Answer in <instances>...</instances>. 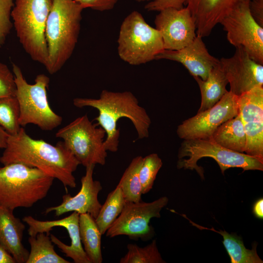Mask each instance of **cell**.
I'll return each instance as SVG.
<instances>
[{
  "label": "cell",
  "mask_w": 263,
  "mask_h": 263,
  "mask_svg": "<svg viewBox=\"0 0 263 263\" xmlns=\"http://www.w3.org/2000/svg\"><path fill=\"white\" fill-rule=\"evenodd\" d=\"M211 138L226 149L240 153L244 152L246 135L240 114L238 113L220 125Z\"/></svg>",
  "instance_id": "7402d4cb"
},
{
  "label": "cell",
  "mask_w": 263,
  "mask_h": 263,
  "mask_svg": "<svg viewBox=\"0 0 263 263\" xmlns=\"http://www.w3.org/2000/svg\"><path fill=\"white\" fill-rule=\"evenodd\" d=\"M9 135L0 126V149H4L6 148Z\"/></svg>",
  "instance_id": "8d00e7d4"
},
{
  "label": "cell",
  "mask_w": 263,
  "mask_h": 263,
  "mask_svg": "<svg viewBox=\"0 0 263 263\" xmlns=\"http://www.w3.org/2000/svg\"><path fill=\"white\" fill-rule=\"evenodd\" d=\"M238 106L246 135L244 152L263 160V87L238 96Z\"/></svg>",
  "instance_id": "4fadbf2b"
},
{
  "label": "cell",
  "mask_w": 263,
  "mask_h": 263,
  "mask_svg": "<svg viewBox=\"0 0 263 263\" xmlns=\"http://www.w3.org/2000/svg\"><path fill=\"white\" fill-rule=\"evenodd\" d=\"M73 104L77 108L90 107L98 111L95 120L97 125L105 131L104 145L107 151L114 152L118 150L120 130L117 129V124L121 118L126 117L131 121L139 139L149 137L150 118L146 110L139 105L136 96L130 91L103 90L98 98L76 97L73 99Z\"/></svg>",
  "instance_id": "7a4b0ae2"
},
{
  "label": "cell",
  "mask_w": 263,
  "mask_h": 263,
  "mask_svg": "<svg viewBox=\"0 0 263 263\" xmlns=\"http://www.w3.org/2000/svg\"><path fill=\"white\" fill-rule=\"evenodd\" d=\"M250 0L241 3L220 22L228 42L243 48L256 62L263 64V27L251 16Z\"/></svg>",
  "instance_id": "8fae6325"
},
{
  "label": "cell",
  "mask_w": 263,
  "mask_h": 263,
  "mask_svg": "<svg viewBox=\"0 0 263 263\" xmlns=\"http://www.w3.org/2000/svg\"><path fill=\"white\" fill-rule=\"evenodd\" d=\"M127 247L128 251L120 260V263H166L159 252L156 240L143 247L133 244H128Z\"/></svg>",
  "instance_id": "83f0119b"
},
{
  "label": "cell",
  "mask_w": 263,
  "mask_h": 263,
  "mask_svg": "<svg viewBox=\"0 0 263 263\" xmlns=\"http://www.w3.org/2000/svg\"><path fill=\"white\" fill-rule=\"evenodd\" d=\"M246 0H185L196 26L197 35L209 36L213 29Z\"/></svg>",
  "instance_id": "ac0fdd59"
},
{
  "label": "cell",
  "mask_w": 263,
  "mask_h": 263,
  "mask_svg": "<svg viewBox=\"0 0 263 263\" xmlns=\"http://www.w3.org/2000/svg\"><path fill=\"white\" fill-rule=\"evenodd\" d=\"M190 224L200 229H207L217 232L222 236L223 243L230 258L231 263H263V260L257 252V243H254L251 249L246 248L241 237L235 234H229L225 230L217 231L214 228L205 227L189 220L182 215Z\"/></svg>",
  "instance_id": "44dd1931"
},
{
  "label": "cell",
  "mask_w": 263,
  "mask_h": 263,
  "mask_svg": "<svg viewBox=\"0 0 263 263\" xmlns=\"http://www.w3.org/2000/svg\"><path fill=\"white\" fill-rule=\"evenodd\" d=\"M139 2L147 1L145 8L148 11H160L168 8L181 9L185 0H136Z\"/></svg>",
  "instance_id": "1f68e13d"
},
{
  "label": "cell",
  "mask_w": 263,
  "mask_h": 263,
  "mask_svg": "<svg viewBox=\"0 0 263 263\" xmlns=\"http://www.w3.org/2000/svg\"><path fill=\"white\" fill-rule=\"evenodd\" d=\"M53 0H15L11 16L17 36L26 53L45 67L48 49L45 29Z\"/></svg>",
  "instance_id": "5b68a950"
},
{
  "label": "cell",
  "mask_w": 263,
  "mask_h": 263,
  "mask_svg": "<svg viewBox=\"0 0 263 263\" xmlns=\"http://www.w3.org/2000/svg\"><path fill=\"white\" fill-rule=\"evenodd\" d=\"M83 9L87 8L98 11L113 9L118 0H74Z\"/></svg>",
  "instance_id": "d6a6232c"
},
{
  "label": "cell",
  "mask_w": 263,
  "mask_h": 263,
  "mask_svg": "<svg viewBox=\"0 0 263 263\" xmlns=\"http://www.w3.org/2000/svg\"><path fill=\"white\" fill-rule=\"evenodd\" d=\"M197 82L201 94V103L198 113L204 111L215 105L228 91V83L219 62L210 71L207 78L204 80L193 77Z\"/></svg>",
  "instance_id": "ffe728a7"
},
{
  "label": "cell",
  "mask_w": 263,
  "mask_h": 263,
  "mask_svg": "<svg viewBox=\"0 0 263 263\" xmlns=\"http://www.w3.org/2000/svg\"><path fill=\"white\" fill-rule=\"evenodd\" d=\"M234 55L221 58L220 64L230 85V91L239 96L263 86V65L253 60L242 48Z\"/></svg>",
  "instance_id": "9a60e30c"
},
{
  "label": "cell",
  "mask_w": 263,
  "mask_h": 263,
  "mask_svg": "<svg viewBox=\"0 0 263 263\" xmlns=\"http://www.w3.org/2000/svg\"><path fill=\"white\" fill-rule=\"evenodd\" d=\"M87 114L79 116L56 133L66 148L85 168L90 165H104L107 151L104 145V130L97 127Z\"/></svg>",
  "instance_id": "9c48e42d"
},
{
  "label": "cell",
  "mask_w": 263,
  "mask_h": 263,
  "mask_svg": "<svg viewBox=\"0 0 263 263\" xmlns=\"http://www.w3.org/2000/svg\"><path fill=\"white\" fill-rule=\"evenodd\" d=\"M201 37L197 35L188 45L178 50H164L155 59H168L181 63L193 77L206 80L219 60L208 52Z\"/></svg>",
  "instance_id": "e0dca14e"
},
{
  "label": "cell",
  "mask_w": 263,
  "mask_h": 263,
  "mask_svg": "<svg viewBox=\"0 0 263 263\" xmlns=\"http://www.w3.org/2000/svg\"><path fill=\"white\" fill-rule=\"evenodd\" d=\"M12 72L16 85L15 96L20 109L19 125L25 126L32 124L43 131H52L58 127L62 118L52 110L47 98L49 78L44 74H39L35 83L31 84L15 63L12 64Z\"/></svg>",
  "instance_id": "8992f818"
},
{
  "label": "cell",
  "mask_w": 263,
  "mask_h": 263,
  "mask_svg": "<svg viewBox=\"0 0 263 263\" xmlns=\"http://www.w3.org/2000/svg\"><path fill=\"white\" fill-rule=\"evenodd\" d=\"M50 234L39 232L29 236L31 250L26 263H69L55 251Z\"/></svg>",
  "instance_id": "cb8c5ba5"
},
{
  "label": "cell",
  "mask_w": 263,
  "mask_h": 263,
  "mask_svg": "<svg viewBox=\"0 0 263 263\" xmlns=\"http://www.w3.org/2000/svg\"><path fill=\"white\" fill-rule=\"evenodd\" d=\"M94 167L95 165H90L86 167L85 174L81 179V188L75 196L64 195L62 203L58 206L48 207L45 214L54 211L56 216H59L75 211L79 214L89 213L95 219L102 206L98 195L102 187L99 181L93 179Z\"/></svg>",
  "instance_id": "2e32d148"
},
{
  "label": "cell",
  "mask_w": 263,
  "mask_h": 263,
  "mask_svg": "<svg viewBox=\"0 0 263 263\" xmlns=\"http://www.w3.org/2000/svg\"><path fill=\"white\" fill-rule=\"evenodd\" d=\"M214 159L220 167L222 173L231 168H240L243 171L263 170V160L226 149L215 142L211 138L183 140L179 149L178 169H195L203 179V168L197 165L203 157Z\"/></svg>",
  "instance_id": "ba28073f"
},
{
  "label": "cell",
  "mask_w": 263,
  "mask_h": 263,
  "mask_svg": "<svg viewBox=\"0 0 263 263\" xmlns=\"http://www.w3.org/2000/svg\"><path fill=\"white\" fill-rule=\"evenodd\" d=\"M16 85L14 74L8 66L0 62V98L15 96Z\"/></svg>",
  "instance_id": "4dcf8cb0"
},
{
  "label": "cell",
  "mask_w": 263,
  "mask_h": 263,
  "mask_svg": "<svg viewBox=\"0 0 263 263\" xmlns=\"http://www.w3.org/2000/svg\"><path fill=\"white\" fill-rule=\"evenodd\" d=\"M54 178L40 169L15 163L0 168V205L14 210L44 198Z\"/></svg>",
  "instance_id": "277c9868"
},
{
  "label": "cell",
  "mask_w": 263,
  "mask_h": 263,
  "mask_svg": "<svg viewBox=\"0 0 263 263\" xmlns=\"http://www.w3.org/2000/svg\"><path fill=\"white\" fill-rule=\"evenodd\" d=\"M249 8L253 19L263 27V0H250Z\"/></svg>",
  "instance_id": "836d02e7"
},
{
  "label": "cell",
  "mask_w": 263,
  "mask_h": 263,
  "mask_svg": "<svg viewBox=\"0 0 263 263\" xmlns=\"http://www.w3.org/2000/svg\"><path fill=\"white\" fill-rule=\"evenodd\" d=\"M117 42L119 57L132 65L155 59L165 50L160 32L148 24L137 11H133L124 19Z\"/></svg>",
  "instance_id": "52a82bcc"
},
{
  "label": "cell",
  "mask_w": 263,
  "mask_h": 263,
  "mask_svg": "<svg viewBox=\"0 0 263 263\" xmlns=\"http://www.w3.org/2000/svg\"><path fill=\"white\" fill-rule=\"evenodd\" d=\"M13 211L0 205V244L12 255L16 263H26L29 252L22 244L25 226Z\"/></svg>",
  "instance_id": "d6986e66"
},
{
  "label": "cell",
  "mask_w": 263,
  "mask_h": 263,
  "mask_svg": "<svg viewBox=\"0 0 263 263\" xmlns=\"http://www.w3.org/2000/svg\"><path fill=\"white\" fill-rule=\"evenodd\" d=\"M19 115V106L16 96L0 98V126L10 135L17 134L21 128Z\"/></svg>",
  "instance_id": "4316f807"
},
{
  "label": "cell",
  "mask_w": 263,
  "mask_h": 263,
  "mask_svg": "<svg viewBox=\"0 0 263 263\" xmlns=\"http://www.w3.org/2000/svg\"><path fill=\"white\" fill-rule=\"evenodd\" d=\"M79 229L84 250L91 263H101V236L94 218L89 213L80 214Z\"/></svg>",
  "instance_id": "603a6c76"
},
{
  "label": "cell",
  "mask_w": 263,
  "mask_h": 263,
  "mask_svg": "<svg viewBox=\"0 0 263 263\" xmlns=\"http://www.w3.org/2000/svg\"><path fill=\"white\" fill-rule=\"evenodd\" d=\"M162 165L161 159L156 153H151L143 157L139 172L142 194L147 193L152 189Z\"/></svg>",
  "instance_id": "f1b7e54d"
},
{
  "label": "cell",
  "mask_w": 263,
  "mask_h": 263,
  "mask_svg": "<svg viewBox=\"0 0 263 263\" xmlns=\"http://www.w3.org/2000/svg\"><path fill=\"white\" fill-rule=\"evenodd\" d=\"M126 202L121 188H116L109 193L95 219L101 234L104 235L121 213Z\"/></svg>",
  "instance_id": "d4e9b609"
},
{
  "label": "cell",
  "mask_w": 263,
  "mask_h": 263,
  "mask_svg": "<svg viewBox=\"0 0 263 263\" xmlns=\"http://www.w3.org/2000/svg\"><path fill=\"white\" fill-rule=\"evenodd\" d=\"M0 162L3 165L19 163L37 168L58 179L67 190L76 187L73 173L79 162L62 141L54 146L31 138L21 127L16 134L9 135Z\"/></svg>",
  "instance_id": "6da1fadb"
},
{
  "label": "cell",
  "mask_w": 263,
  "mask_h": 263,
  "mask_svg": "<svg viewBox=\"0 0 263 263\" xmlns=\"http://www.w3.org/2000/svg\"><path fill=\"white\" fill-rule=\"evenodd\" d=\"M253 213L257 218L263 219V199L260 198L253 205Z\"/></svg>",
  "instance_id": "d590c367"
},
{
  "label": "cell",
  "mask_w": 263,
  "mask_h": 263,
  "mask_svg": "<svg viewBox=\"0 0 263 263\" xmlns=\"http://www.w3.org/2000/svg\"><path fill=\"white\" fill-rule=\"evenodd\" d=\"M0 263H16L12 255L0 244Z\"/></svg>",
  "instance_id": "e575fe53"
},
{
  "label": "cell",
  "mask_w": 263,
  "mask_h": 263,
  "mask_svg": "<svg viewBox=\"0 0 263 263\" xmlns=\"http://www.w3.org/2000/svg\"><path fill=\"white\" fill-rule=\"evenodd\" d=\"M14 4L13 0H0V48L4 44L13 26L11 14Z\"/></svg>",
  "instance_id": "f546056e"
},
{
  "label": "cell",
  "mask_w": 263,
  "mask_h": 263,
  "mask_svg": "<svg viewBox=\"0 0 263 263\" xmlns=\"http://www.w3.org/2000/svg\"><path fill=\"white\" fill-rule=\"evenodd\" d=\"M159 12L154 23L161 35L165 50H180L193 41L197 36L196 26L186 7L168 8Z\"/></svg>",
  "instance_id": "5bb4252c"
},
{
  "label": "cell",
  "mask_w": 263,
  "mask_h": 263,
  "mask_svg": "<svg viewBox=\"0 0 263 263\" xmlns=\"http://www.w3.org/2000/svg\"><path fill=\"white\" fill-rule=\"evenodd\" d=\"M238 96L227 91L213 106L184 120L177 129L183 140L208 139L222 123L238 114Z\"/></svg>",
  "instance_id": "7c38bea8"
},
{
  "label": "cell",
  "mask_w": 263,
  "mask_h": 263,
  "mask_svg": "<svg viewBox=\"0 0 263 263\" xmlns=\"http://www.w3.org/2000/svg\"><path fill=\"white\" fill-rule=\"evenodd\" d=\"M143 158L142 156H137L132 159L117 185L121 188L126 202L141 201L142 193L139 172Z\"/></svg>",
  "instance_id": "484cf974"
},
{
  "label": "cell",
  "mask_w": 263,
  "mask_h": 263,
  "mask_svg": "<svg viewBox=\"0 0 263 263\" xmlns=\"http://www.w3.org/2000/svg\"><path fill=\"white\" fill-rule=\"evenodd\" d=\"M83 8L74 0H53L45 35L48 49L46 69L59 71L72 56L80 30Z\"/></svg>",
  "instance_id": "3957f363"
},
{
  "label": "cell",
  "mask_w": 263,
  "mask_h": 263,
  "mask_svg": "<svg viewBox=\"0 0 263 263\" xmlns=\"http://www.w3.org/2000/svg\"><path fill=\"white\" fill-rule=\"evenodd\" d=\"M168 202V198L163 196L151 202H126L120 214L107 230L106 236L126 235L134 240L150 239L154 231L149 225L150 220L160 218L161 210Z\"/></svg>",
  "instance_id": "30bf717a"
}]
</instances>
